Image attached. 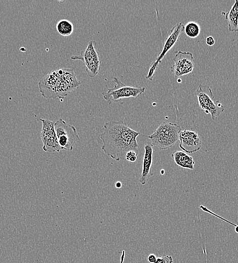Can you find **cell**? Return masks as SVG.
<instances>
[{"instance_id":"1","label":"cell","mask_w":238,"mask_h":263,"mask_svg":"<svg viewBox=\"0 0 238 263\" xmlns=\"http://www.w3.org/2000/svg\"><path fill=\"white\" fill-rule=\"evenodd\" d=\"M139 134L123 120L106 122L100 135L103 143L101 149L106 155L116 161L124 159L129 151H134L138 154L137 137Z\"/></svg>"},{"instance_id":"2","label":"cell","mask_w":238,"mask_h":263,"mask_svg":"<svg viewBox=\"0 0 238 263\" xmlns=\"http://www.w3.org/2000/svg\"><path fill=\"white\" fill-rule=\"evenodd\" d=\"M81 84L73 69L52 71L38 82L42 96L46 99H63Z\"/></svg>"},{"instance_id":"3","label":"cell","mask_w":238,"mask_h":263,"mask_svg":"<svg viewBox=\"0 0 238 263\" xmlns=\"http://www.w3.org/2000/svg\"><path fill=\"white\" fill-rule=\"evenodd\" d=\"M181 126L171 122H163L147 138L151 144L160 150H166L174 146L179 141Z\"/></svg>"},{"instance_id":"4","label":"cell","mask_w":238,"mask_h":263,"mask_svg":"<svg viewBox=\"0 0 238 263\" xmlns=\"http://www.w3.org/2000/svg\"><path fill=\"white\" fill-rule=\"evenodd\" d=\"M112 80L115 83L114 86L102 93L103 99L109 105L122 99L136 98L144 92V87L126 85L116 77H114Z\"/></svg>"},{"instance_id":"5","label":"cell","mask_w":238,"mask_h":263,"mask_svg":"<svg viewBox=\"0 0 238 263\" xmlns=\"http://www.w3.org/2000/svg\"><path fill=\"white\" fill-rule=\"evenodd\" d=\"M200 108L206 114H210L212 119L217 118L224 110V107L219 101H214L212 90L207 85L200 84L194 92Z\"/></svg>"},{"instance_id":"6","label":"cell","mask_w":238,"mask_h":263,"mask_svg":"<svg viewBox=\"0 0 238 263\" xmlns=\"http://www.w3.org/2000/svg\"><path fill=\"white\" fill-rule=\"evenodd\" d=\"M95 43L94 41H90L86 48L82 51L79 55L70 57L73 60L83 62L86 67V71L90 77H95L98 74L100 66L99 54L95 47Z\"/></svg>"},{"instance_id":"7","label":"cell","mask_w":238,"mask_h":263,"mask_svg":"<svg viewBox=\"0 0 238 263\" xmlns=\"http://www.w3.org/2000/svg\"><path fill=\"white\" fill-rule=\"evenodd\" d=\"M54 127L59 144L62 149L72 151L75 143L80 140L75 127L62 118L55 121Z\"/></svg>"},{"instance_id":"8","label":"cell","mask_w":238,"mask_h":263,"mask_svg":"<svg viewBox=\"0 0 238 263\" xmlns=\"http://www.w3.org/2000/svg\"><path fill=\"white\" fill-rule=\"evenodd\" d=\"M184 25L182 22H178L172 27L164 42L162 51L158 55L155 61L150 65L146 76V79L150 81L152 80L159 63H161L168 52L175 45L180 35L184 31Z\"/></svg>"},{"instance_id":"9","label":"cell","mask_w":238,"mask_h":263,"mask_svg":"<svg viewBox=\"0 0 238 263\" xmlns=\"http://www.w3.org/2000/svg\"><path fill=\"white\" fill-rule=\"evenodd\" d=\"M42 126L40 138L43 143V150L49 153L59 152L62 150L59 144L55 129V121L40 118Z\"/></svg>"},{"instance_id":"10","label":"cell","mask_w":238,"mask_h":263,"mask_svg":"<svg viewBox=\"0 0 238 263\" xmlns=\"http://www.w3.org/2000/svg\"><path fill=\"white\" fill-rule=\"evenodd\" d=\"M175 53L173 58L174 63L170 67L171 72L174 77H179L191 73L194 66L192 53L181 51Z\"/></svg>"},{"instance_id":"11","label":"cell","mask_w":238,"mask_h":263,"mask_svg":"<svg viewBox=\"0 0 238 263\" xmlns=\"http://www.w3.org/2000/svg\"><path fill=\"white\" fill-rule=\"evenodd\" d=\"M202 142L197 133L185 129L179 135V148L186 153L196 152L202 147Z\"/></svg>"},{"instance_id":"12","label":"cell","mask_w":238,"mask_h":263,"mask_svg":"<svg viewBox=\"0 0 238 263\" xmlns=\"http://www.w3.org/2000/svg\"><path fill=\"white\" fill-rule=\"evenodd\" d=\"M144 149L142 172L139 180V183L142 185L146 184L149 178L152 176L151 167L153 159V145L150 143H147Z\"/></svg>"},{"instance_id":"13","label":"cell","mask_w":238,"mask_h":263,"mask_svg":"<svg viewBox=\"0 0 238 263\" xmlns=\"http://www.w3.org/2000/svg\"><path fill=\"white\" fill-rule=\"evenodd\" d=\"M171 156L178 166L185 169H194V161L188 153L183 151H175Z\"/></svg>"},{"instance_id":"14","label":"cell","mask_w":238,"mask_h":263,"mask_svg":"<svg viewBox=\"0 0 238 263\" xmlns=\"http://www.w3.org/2000/svg\"><path fill=\"white\" fill-rule=\"evenodd\" d=\"M227 20L228 31H238V0H235L232 6L227 13H222Z\"/></svg>"},{"instance_id":"15","label":"cell","mask_w":238,"mask_h":263,"mask_svg":"<svg viewBox=\"0 0 238 263\" xmlns=\"http://www.w3.org/2000/svg\"><path fill=\"white\" fill-rule=\"evenodd\" d=\"M56 28L59 34L63 36H68L73 32V24L69 20L61 19L56 25Z\"/></svg>"},{"instance_id":"16","label":"cell","mask_w":238,"mask_h":263,"mask_svg":"<svg viewBox=\"0 0 238 263\" xmlns=\"http://www.w3.org/2000/svg\"><path fill=\"white\" fill-rule=\"evenodd\" d=\"M185 34L191 38L197 37L201 32L200 25L194 21H189L184 26Z\"/></svg>"},{"instance_id":"17","label":"cell","mask_w":238,"mask_h":263,"mask_svg":"<svg viewBox=\"0 0 238 263\" xmlns=\"http://www.w3.org/2000/svg\"><path fill=\"white\" fill-rule=\"evenodd\" d=\"M173 257L171 255H164L157 257L154 263H173Z\"/></svg>"},{"instance_id":"18","label":"cell","mask_w":238,"mask_h":263,"mask_svg":"<svg viewBox=\"0 0 238 263\" xmlns=\"http://www.w3.org/2000/svg\"><path fill=\"white\" fill-rule=\"evenodd\" d=\"M137 154L134 151H128L126 155L125 159L130 162H135L137 160Z\"/></svg>"},{"instance_id":"19","label":"cell","mask_w":238,"mask_h":263,"mask_svg":"<svg viewBox=\"0 0 238 263\" xmlns=\"http://www.w3.org/2000/svg\"><path fill=\"white\" fill-rule=\"evenodd\" d=\"M215 39L212 36H207L206 38V43L209 46H212L215 44Z\"/></svg>"},{"instance_id":"20","label":"cell","mask_w":238,"mask_h":263,"mask_svg":"<svg viewBox=\"0 0 238 263\" xmlns=\"http://www.w3.org/2000/svg\"><path fill=\"white\" fill-rule=\"evenodd\" d=\"M147 260L149 263H154L157 259V257L154 254H150L147 257Z\"/></svg>"},{"instance_id":"21","label":"cell","mask_w":238,"mask_h":263,"mask_svg":"<svg viewBox=\"0 0 238 263\" xmlns=\"http://www.w3.org/2000/svg\"><path fill=\"white\" fill-rule=\"evenodd\" d=\"M125 257V251L122 250L121 256V263H123Z\"/></svg>"},{"instance_id":"22","label":"cell","mask_w":238,"mask_h":263,"mask_svg":"<svg viewBox=\"0 0 238 263\" xmlns=\"http://www.w3.org/2000/svg\"><path fill=\"white\" fill-rule=\"evenodd\" d=\"M122 185V183H121V182H117L115 184V187L116 188L118 189V188H121Z\"/></svg>"},{"instance_id":"23","label":"cell","mask_w":238,"mask_h":263,"mask_svg":"<svg viewBox=\"0 0 238 263\" xmlns=\"http://www.w3.org/2000/svg\"><path fill=\"white\" fill-rule=\"evenodd\" d=\"M235 231L236 233H238V226H236L235 228Z\"/></svg>"},{"instance_id":"24","label":"cell","mask_w":238,"mask_h":263,"mask_svg":"<svg viewBox=\"0 0 238 263\" xmlns=\"http://www.w3.org/2000/svg\"><path fill=\"white\" fill-rule=\"evenodd\" d=\"M161 173L162 174H163V173H164V170H163L162 171H161Z\"/></svg>"}]
</instances>
